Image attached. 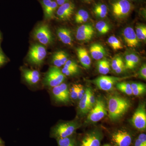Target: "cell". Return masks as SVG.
<instances>
[{
	"mask_svg": "<svg viewBox=\"0 0 146 146\" xmlns=\"http://www.w3.org/2000/svg\"><path fill=\"white\" fill-rule=\"evenodd\" d=\"M131 106L129 100L118 95H110L108 98L107 111L108 117L112 121L121 119Z\"/></svg>",
	"mask_w": 146,
	"mask_h": 146,
	"instance_id": "cell-1",
	"label": "cell"
},
{
	"mask_svg": "<svg viewBox=\"0 0 146 146\" xmlns=\"http://www.w3.org/2000/svg\"><path fill=\"white\" fill-rule=\"evenodd\" d=\"M112 146H131L133 141V134L124 128L119 129L110 135Z\"/></svg>",
	"mask_w": 146,
	"mask_h": 146,
	"instance_id": "cell-2",
	"label": "cell"
},
{
	"mask_svg": "<svg viewBox=\"0 0 146 146\" xmlns=\"http://www.w3.org/2000/svg\"><path fill=\"white\" fill-rule=\"evenodd\" d=\"M80 126V125L76 121L60 123L53 129V136L56 139L69 137L74 135Z\"/></svg>",
	"mask_w": 146,
	"mask_h": 146,
	"instance_id": "cell-3",
	"label": "cell"
},
{
	"mask_svg": "<svg viewBox=\"0 0 146 146\" xmlns=\"http://www.w3.org/2000/svg\"><path fill=\"white\" fill-rule=\"evenodd\" d=\"M107 114V108L104 101L101 98L98 99L94 107L88 112L85 122L88 124L98 122Z\"/></svg>",
	"mask_w": 146,
	"mask_h": 146,
	"instance_id": "cell-4",
	"label": "cell"
},
{
	"mask_svg": "<svg viewBox=\"0 0 146 146\" xmlns=\"http://www.w3.org/2000/svg\"><path fill=\"white\" fill-rule=\"evenodd\" d=\"M112 14L118 19H123L129 15L133 9V5L126 0H114L110 3Z\"/></svg>",
	"mask_w": 146,
	"mask_h": 146,
	"instance_id": "cell-5",
	"label": "cell"
},
{
	"mask_svg": "<svg viewBox=\"0 0 146 146\" xmlns=\"http://www.w3.org/2000/svg\"><path fill=\"white\" fill-rule=\"evenodd\" d=\"M103 137L100 129H95L84 133L77 143V146H100Z\"/></svg>",
	"mask_w": 146,
	"mask_h": 146,
	"instance_id": "cell-6",
	"label": "cell"
},
{
	"mask_svg": "<svg viewBox=\"0 0 146 146\" xmlns=\"http://www.w3.org/2000/svg\"><path fill=\"white\" fill-rule=\"evenodd\" d=\"M65 79V76L59 68L52 66L49 69L45 76L44 82L46 86L54 87L63 83Z\"/></svg>",
	"mask_w": 146,
	"mask_h": 146,
	"instance_id": "cell-7",
	"label": "cell"
},
{
	"mask_svg": "<svg viewBox=\"0 0 146 146\" xmlns=\"http://www.w3.org/2000/svg\"><path fill=\"white\" fill-rule=\"evenodd\" d=\"M134 127L141 132L146 129V109L145 104L141 103L134 112L131 119Z\"/></svg>",
	"mask_w": 146,
	"mask_h": 146,
	"instance_id": "cell-8",
	"label": "cell"
},
{
	"mask_svg": "<svg viewBox=\"0 0 146 146\" xmlns=\"http://www.w3.org/2000/svg\"><path fill=\"white\" fill-rule=\"evenodd\" d=\"M125 78L111 76H102L93 80V82L101 90L106 91H112L117 83L121 82Z\"/></svg>",
	"mask_w": 146,
	"mask_h": 146,
	"instance_id": "cell-9",
	"label": "cell"
},
{
	"mask_svg": "<svg viewBox=\"0 0 146 146\" xmlns=\"http://www.w3.org/2000/svg\"><path fill=\"white\" fill-rule=\"evenodd\" d=\"M47 52L44 46L36 44L31 47L29 53V60L31 63L40 65L46 56Z\"/></svg>",
	"mask_w": 146,
	"mask_h": 146,
	"instance_id": "cell-10",
	"label": "cell"
},
{
	"mask_svg": "<svg viewBox=\"0 0 146 146\" xmlns=\"http://www.w3.org/2000/svg\"><path fill=\"white\" fill-rule=\"evenodd\" d=\"M35 38L42 44L47 46L50 44L53 41L52 34L47 25H42L38 27L35 30Z\"/></svg>",
	"mask_w": 146,
	"mask_h": 146,
	"instance_id": "cell-11",
	"label": "cell"
},
{
	"mask_svg": "<svg viewBox=\"0 0 146 146\" xmlns=\"http://www.w3.org/2000/svg\"><path fill=\"white\" fill-rule=\"evenodd\" d=\"M52 92L54 98L58 102L66 104L70 101V90L66 84L62 83L53 87Z\"/></svg>",
	"mask_w": 146,
	"mask_h": 146,
	"instance_id": "cell-12",
	"label": "cell"
},
{
	"mask_svg": "<svg viewBox=\"0 0 146 146\" xmlns=\"http://www.w3.org/2000/svg\"><path fill=\"white\" fill-rule=\"evenodd\" d=\"M94 29L89 24L82 25L77 29L76 38L80 41H87L91 40L94 36Z\"/></svg>",
	"mask_w": 146,
	"mask_h": 146,
	"instance_id": "cell-13",
	"label": "cell"
},
{
	"mask_svg": "<svg viewBox=\"0 0 146 146\" xmlns=\"http://www.w3.org/2000/svg\"><path fill=\"white\" fill-rule=\"evenodd\" d=\"M75 8L74 4L73 3L68 2L60 6L56 14L60 20L66 21L72 17Z\"/></svg>",
	"mask_w": 146,
	"mask_h": 146,
	"instance_id": "cell-14",
	"label": "cell"
},
{
	"mask_svg": "<svg viewBox=\"0 0 146 146\" xmlns=\"http://www.w3.org/2000/svg\"><path fill=\"white\" fill-rule=\"evenodd\" d=\"M123 36L128 46L136 48L139 45V40L132 28L127 27L123 31Z\"/></svg>",
	"mask_w": 146,
	"mask_h": 146,
	"instance_id": "cell-15",
	"label": "cell"
},
{
	"mask_svg": "<svg viewBox=\"0 0 146 146\" xmlns=\"http://www.w3.org/2000/svg\"><path fill=\"white\" fill-rule=\"evenodd\" d=\"M42 4L45 18L50 19L53 18L58 6L56 2L52 0H43Z\"/></svg>",
	"mask_w": 146,
	"mask_h": 146,
	"instance_id": "cell-16",
	"label": "cell"
},
{
	"mask_svg": "<svg viewBox=\"0 0 146 146\" xmlns=\"http://www.w3.org/2000/svg\"><path fill=\"white\" fill-rule=\"evenodd\" d=\"M23 72L25 80L30 85H35L39 82L40 79V74L38 71L25 70Z\"/></svg>",
	"mask_w": 146,
	"mask_h": 146,
	"instance_id": "cell-17",
	"label": "cell"
},
{
	"mask_svg": "<svg viewBox=\"0 0 146 146\" xmlns=\"http://www.w3.org/2000/svg\"><path fill=\"white\" fill-rule=\"evenodd\" d=\"M90 52L91 56L96 60H100L106 55L104 47L99 44H94L90 48Z\"/></svg>",
	"mask_w": 146,
	"mask_h": 146,
	"instance_id": "cell-18",
	"label": "cell"
},
{
	"mask_svg": "<svg viewBox=\"0 0 146 146\" xmlns=\"http://www.w3.org/2000/svg\"><path fill=\"white\" fill-rule=\"evenodd\" d=\"M57 34L58 38L63 44L72 46V37L70 30L66 28H60L57 30Z\"/></svg>",
	"mask_w": 146,
	"mask_h": 146,
	"instance_id": "cell-19",
	"label": "cell"
},
{
	"mask_svg": "<svg viewBox=\"0 0 146 146\" xmlns=\"http://www.w3.org/2000/svg\"><path fill=\"white\" fill-rule=\"evenodd\" d=\"M78 59L82 65L86 69H89L91 65V59L86 49L79 48L77 49Z\"/></svg>",
	"mask_w": 146,
	"mask_h": 146,
	"instance_id": "cell-20",
	"label": "cell"
},
{
	"mask_svg": "<svg viewBox=\"0 0 146 146\" xmlns=\"http://www.w3.org/2000/svg\"><path fill=\"white\" fill-rule=\"evenodd\" d=\"M140 62V58L134 53H131L126 55L125 57V67L126 69L132 70L136 68Z\"/></svg>",
	"mask_w": 146,
	"mask_h": 146,
	"instance_id": "cell-21",
	"label": "cell"
},
{
	"mask_svg": "<svg viewBox=\"0 0 146 146\" xmlns=\"http://www.w3.org/2000/svg\"><path fill=\"white\" fill-rule=\"evenodd\" d=\"M93 12L98 18H104L107 16L108 8L107 5L102 3H99L94 5Z\"/></svg>",
	"mask_w": 146,
	"mask_h": 146,
	"instance_id": "cell-22",
	"label": "cell"
},
{
	"mask_svg": "<svg viewBox=\"0 0 146 146\" xmlns=\"http://www.w3.org/2000/svg\"><path fill=\"white\" fill-rule=\"evenodd\" d=\"M132 91V95L136 96H140L145 94L146 85L140 82H133L131 84Z\"/></svg>",
	"mask_w": 146,
	"mask_h": 146,
	"instance_id": "cell-23",
	"label": "cell"
},
{
	"mask_svg": "<svg viewBox=\"0 0 146 146\" xmlns=\"http://www.w3.org/2000/svg\"><path fill=\"white\" fill-rule=\"evenodd\" d=\"M88 88L85 89V93L81 99L79 100L78 108L80 112L83 115L87 114L89 112L88 109V104H87V97H88Z\"/></svg>",
	"mask_w": 146,
	"mask_h": 146,
	"instance_id": "cell-24",
	"label": "cell"
},
{
	"mask_svg": "<svg viewBox=\"0 0 146 146\" xmlns=\"http://www.w3.org/2000/svg\"><path fill=\"white\" fill-rule=\"evenodd\" d=\"M57 141L58 146H77V143L73 135L66 138H57Z\"/></svg>",
	"mask_w": 146,
	"mask_h": 146,
	"instance_id": "cell-25",
	"label": "cell"
},
{
	"mask_svg": "<svg viewBox=\"0 0 146 146\" xmlns=\"http://www.w3.org/2000/svg\"><path fill=\"white\" fill-rule=\"evenodd\" d=\"M98 69L100 74L106 75L110 71V63L107 59L100 60L98 63Z\"/></svg>",
	"mask_w": 146,
	"mask_h": 146,
	"instance_id": "cell-26",
	"label": "cell"
},
{
	"mask_svg": "<svg viewBox=\"0 0 146 146\" xmlns=\"http://www.w3.org/2000/svg\"><path fill=\"white\" fill-rule=\"evenodd\" d=\"M116 87L118 90L127 96L132 95V91L131 84L128 82H119L116 84Z\"/></svg>",
	"mask_w": 146,
	"mask_h": 146,
	"instance_id": "cell-27",
	"label": "cell"
},
{
	"mask_svg": "<svg viewBox=\"0 0 146 146\" xmlns=\"http://www.w3.org/2000/svg\"><path fill=\"white\" fill-rule=\"evenodd\" d=\"M108 42L111 48L115 50L122 49L123 48V45L121 41L116 36H110L108 39Z\"/></svg>",
	"mask_w": 146,
	"mask_h": 146,
	"instance_id": "cell-28",
	"label": "cell"
},
{
	"mask_svg": "<svg viewBox=\"0 0 146 146\" xmlns=\"http://www.w3.org/2000/svg\"><path fill=\"white\" fill-rule=\"evenodd\" d=\"M96 28L100 34H106L110 30L109 25L104 21H98L96 25Z\"/></svg>",
	"mask_w": 146,
	"mask_h": 146,
	"instance_id": "cell-29",
	"label": "cell"
},
{
	"mask_svg": "<svg viewBox=\"0 0 146 146\" xmlns=\"http://www.w3.org/2000/svg\"><path fill=\"white\" fill-rule=\"evenodd\" d=\"M136 34L138 40H145L146 27L144 25H138L136 27Z\"/></svg>",
	"mask_w": 146,
	"mask_h": 146,
	"instance_id": "cell-30",
	"label": "cell"
},
{
	"mask_svg": "<svg viewBox=\"0 0 146 146\" xmlns=\"http://www.w3.org/2000/svg\"><path fill=\"white\" fill-rule=\"evenodd\" d=\"M131 146H146V135L141 132L133 141Z\"/></svg>",
	"mask_w": 146,
	"mask_h": 146,
	"instance_id": "cell-31",
	"label": "cell"
},
{
	"mask_svg": "<svg viewBox=\"0 0 146 146\" xmlns=\"http://www.w3.org/2000/svg\"><path fill=\"white\" fill-rule=\"evenodd\" d=\"M88 94L87 97V104H88V109L89 111L95 105L96 100L95 99V97L93 91L91 88H88Z\"/></svg>",
	"mask_w": 146,
	"mask_h": 146,
	"instance_id": "cell-32",
	"label": "cell"
},
{
	"mask_svg": "<svg viewBox=\"0 0 146 146\" xmlns=\"http://www.w3.org/2000/svg\"><path fill=\"white\" fill-rule=\"evenodd\" d=\"M123 63V60L121 56H117L113 58V60H112L111 66L113 70L115 71Z\"/></svg>",
	"mask_w": 146,
	"mask_h": 146,
	"instance_id": "cell-33",
	"label": "cell"
},
{
	"mask_svg": "<svg viewBox=\"0 0 146 146\" xmlns=\"http://www.w3.org/2000/svg\"><path fill=\"white\" fill-rule=\"evenodd\" d=\"M52 62L54 66L59 68L63 66L59 52H56L53 55Z\"/></svg>",
	"mask_w": 146,
	"mask_h": 146,
	"instance_id": "cell-34",
	"label": "cell"
},
{
	"mask_svg": "<svg viewBox=\"0 0 146 146\" xmlns=\"http://www.w3.org/2000/svg\"><path fill=\"white\" fill-rule=\"evenodd\" d=\"M70 97L74 100L78 99V84H73L70 90Z\"/></svg>",
	"mask_w": 146,
	"mask_h": 146,
	"instance_id": "cell-35",
	"label": "cell"
},
{
	"mask_svg": "<svg viewBox=\"0 0 146 146\" xmlns=\"http://www.w3.org/2000/svg\"><path fill=\"white\" fill-rule=\"evenodd\" d=\"M61 71L64 75L69 76H73L76 74L78 72V70L63 68L61 70Z\"/></svg>",
	"mask_w": 146,
	"mask_h": 146,
	"instance_id": "cell-36",
	"label": "cell"
},
{
	"mask_svg": "<svg viewBox=\"0 0 146 146\" xmlns=\"http://www.w3.org/2000/svg\"><path fill=\"white\" fill-rule=\"evenodd\" d=\"M64 68L78 70V66L77 64L75 62L71 60H67V62L64 65Z\"/></svg>",
	"mask_w": 146,
	"mask_h": 146,
	"instance_id": "cell-37",
	"label": "cell"
},
{
	"mask_svg": "<svg viewBox=\"0 0 146 146\" xmlns=\"http://www.w3.org/2000/svg\"><path fill=\"white\" fill-rule=\"evenodd\" d=\"M139 75L141 78L146 80V65L145 63L143 64L139 70Z\"/></svg>",
	"mask_w": 146,
	"mask_h": 146,
	"instance_id": "cell-38",
	"label": "cell"
},
{
	"mask_svg": "<svg viewBox=\"0 0 146 146\" xmlns=\"http://www.w3.org/2000/svg\"><path fill=\"white\" fill-rule=\"evenodd\" d=\"M78 99L80 100L82 97L83 96L85 90L83 86L80 84H78Z\"/></svg>",
	"mask_w": 146,
	"mask_h": 146,
	"instance_id": "cell-39",
	"label": "cell"
},
{
	"mask_svg": "<svg viewBox=\"0 0 146 146\" xmlns=\"http://www.w3.org/2000/svg\"><path fill=\"white\" fill-rule=\"evenodd\" d=\"M89 15L88 12H87L85 15H84L82 17L79 18L78 20L75 21V22L76 23L78 24H81L82 23H86V22H87L88 20H89Z\"/></svg>",
	"mask_w": 146,
	"mask_h": 146,
	"instance_id": "cell-40",
	"label": "cell"
},
{
	"mask_svg": "<svg viewBox=\"0 0 146 146\" xmlns=\"http://www.w3.org/2000/svg\"><path fill=\"white\" fill-rule=\"evenodd\" d=\"M125 70L126 69L125 68V65L124 63H123L120 65L117 70H115V72L117 74H120L124 72Z\"/></svg>",
	"mask_w": 146,
	"mask_h": 146,
	"instance_id": "cell-41",
	"label": "cell"
},
{
	"mask_svg": "<svg viewBox=\"0 0 146 146\" xmlns=\"http://www.w3.org/2000/svg\"><path fill=\"white\" fill-rule=\"evenodd\" d=\"M5 61V58L4 56L0 53V66L2 65Z\"/></svg>",
	"mask_w": 146,
	"mask_h": 146,
	"instance_id": "cell-42",
	"label": "cell"
},
{
	"mask_svg": "<svg viewBox=\"0 0 146 146\" xmlns=\"http://www.w3.org/2000/svg\"><path fill=\"white\" fill-rule=\"evenodd\" d=\"M58 5H61L65 3L68 2V0H56Z\"/></svg>",
	"mask_w": 146,
	"mask_h": 146,
	"instance_id": "cell-43",
	"label": "cell"
},
{
	"mask_svg": "<svg viewBox=\"0 0 146 146\" xmlns=\"http://www.w3.org/2000/svg\"><path fill=\"white\" fill-rule=\"evenodd\" d=\"M103 146H112L111 145H110V144H105V145H104Z\"/></svg>",
	"mask_w": 146,
	"mask_h": 146,
	"instance_id": "cell-44",
	"label": "cell"
},
{
	"mask_svg": "<svg viewBox=\"0 0 146 146\" xmlns=\"http://www.w3.org/2000/svg\"><path fill=\"white\" fill-rule=\"evenodd\" d=\"M83 1L86 2H89L91 1V0H83Z\"/></svg>",
	"mask_w": 146,
	"mask_h": 146,
	"instance_id": "cell-45",
	"label": "cell"
},
{
	"mask_svg": "<svg viewBox=\"0 0 146 146\" xmlns=\"http://www.w3.org/2000/svg\"><path fill=\"white\" fill-rule=\"evenodd\" d=\"M126 1H139V0H126Z\"/></svg>",
	"mask_w": 146,
	"mask_h": 146,
	"instance_id": "cell-46",
	"label": "cell"
},
{
	"mask_svg": "<svg viewBox=\"0 0 146 146\" xmlns=\"http://www.w3.org/2000/svg\"><path fill=\"white\" fill-rule=\"evenodd\" d=\"M1 141L0 140V145H1Z\"/></svg>",
	"mask_w": 146,
	"mask_h": 146,
	"instance_id": "cell-47",
	"label": "cell"
}]
</instances>
